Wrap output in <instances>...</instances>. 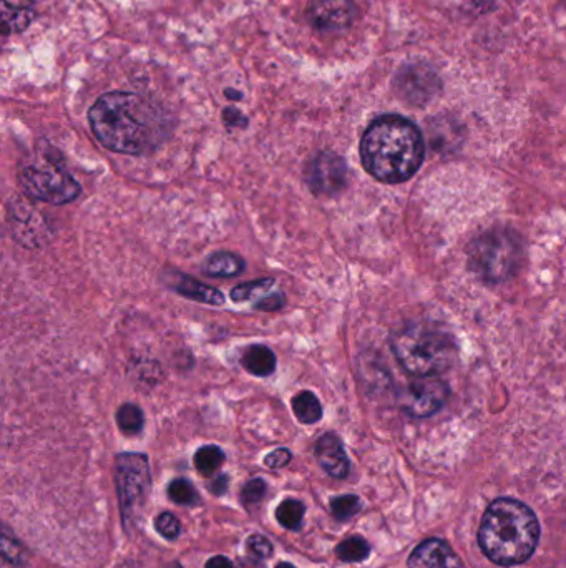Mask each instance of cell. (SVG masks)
Here are the masks:
<instances>
[{"label":"cell","instance_id":"22","mask_svg":"<svg viewBox=\"0 0 566 568\" xmlns=\"http://www.w3.org/2000/svg\"><path fill=\"white\" fill-rule=\"evenodd\" d=\"M168 497L180 505H195L200 502V495L196 494L195 487L186 479L173 480L168 485Z\"/></svg>","mask_w":566,"mask_h":568},{"label":"cell","instance_id":"11","mask_svg":"<svg viewBox=\"0 0 566 568\" xmlns=\"http://www.w3.org/2000/svg\"><path fill=\"white\" fill-rule=\"evenodd\" d=\"M397 94L407 102L422 105L434 97L439 89V82L429 69L425 67H405L396 80Z\"/></svg>","mask_w":566,"mask_h":568},{"label":"cell","instance_id":"23","mask_svg":"<svg viewBox=\"0 0 566 568\" xmlns=\"http://www.w3.org/2000/svg\"><path fill=\"white\" fill-rule=\"evenodd\" d=\"M34 14L29 9H17L12 7L4 0V34H12V32H19L25 29L30 24Z\"/></svg>","mask_w":566,"mask_h":568},{"label":"cell","instance_id":"17","mask_svg":"<svg viewBox=\"0 0 566 568\" xmlns=\"http://www.w3.org/2000/svg\"><path fill=\"white\" fill-rule=\"evenodd\" d=\"M293 411L303 424H314L323 417V406L316 394L311 391L299 392L293 399Z\"/></svg>","mask_w":566,"mask_h":568},{"label":"cell","instance_id":"20","mask_svg":"<svg viewBox=\"0 0 566 568\" xmlns=\"http://www.w3.org/2000/svg\"><path fill=\"white\" fill-rule=\"evenodd\" d=\"M336 554L342 562H362L371 554V547L362 537H349L337 545Z\"/></svg>","mask_w":566,"mask_h":568},{"label":"cell","instance_id":"6","mask_svg":"<svg viewBox=\"0 0 566 568\" xmlns=\"http://www.w3.org/2000/svg\"><path fill=\"white\" fill-rule=\"evenodd\" d=\"M115 482L123 524L128 529L130 524H135L152 489L148 457L138 452L120 454L115 464Z\"/></svg>","mask_w":566,"mask_h":568},{"label":"cell","instance_id":"13","mask_svg":"<svg viewBox=\"0 0 566 568\" xmlns=\"http://www.w3.org/2000/svg\"><path fill=\"white\" fill-rule=\"evenodd\" d=\"M314 452H316L319 466L323 467L324 471L334 479H346L349 475L351 462H349V457L344 451L341 439L336 434L329 432V434L319 437Z\"/></svg>","mask_w":566,"mask_h":568},{"label":"cell","instance_id":"5","mask_svg":"<svg viewBox=\"0 0 566 568\" xmlns=\"http://www.w3.org/2000/svg\"><path fill=\"white\" fill-rule=\"evenodd\" d=\"M523 241L513 230L493 228L477 236L469 245V268L485 283L510 280L523 265Z\"/></svg>","mask_w":566,"mask_h":568},{"label":"cell","instance_id":"26","mask_svg":"<svg viewBox=\"0 0 566 568\" xmlns=\"http://www.w3.org/2000/svg\"><path fill=\"white\" fill-rule=\"evenodd\" d=\"M271 284H273V280H258L253 281V283L240 284V286H236V288L231 291V298H233L235 303L249 301V299L254 298V294L261 291V289H268Z\"/></svg>","mask_w":566,"mask_h":568},{"label":"cell","instance_id":"1","mask_svg":"<svg viewBox=\"0 0 566 568\" xmlns=\"http://www.w3.org/2000/svg\"><path fill=\"white\" fill-rule=\"evenodd\" d=\"M88 118L98 142L125 155L155 152L171 133L170 117L162 108L130 92L102 95Z\"/></svg>","mask_w":566,"mask_h":568},{"label":"cell","instance_id":"30","mask_svg":"<svg viewBox=\"0 0 566 568\" xmlns=\"http://www.w3.org/2000/svg\"><path fill=\"white\" fill-rule=\"evenodd\" d=\"M283 303V294L274 293L259 299L258 303L254 304V308L261 309V311H278L283 308Z\"/></svg>","mask_w":566,"mask_h":568},{"label":"cell","instance_id":"28","mask_svg":"<svg viewBox=\"0 0 566 568\" xmlns=\"http://www.w3.org/2000/svg\"><path fill=\"white\" fill-rule=\"evenodd\" d=\"M249 554H253L258 559H269L273 555V545L263 535L254 534L246 540Z\"/></svg>","mask_w":566,"mask_h":568},{"label":"cell","instance_id":"15","mask_svg":"<svg viewBox=\"0 0 566 568\" xmlns=\"http://www.w3.org/2000/svg\"><path fill=\"white\" fill-rule=\"evenodd\" d=\"M243 366L248 373L258 378H266V376H271L276 369V354L268 346L254 344L243 354Z\"/></svg>","mask_w":566,"mask_h":568},{"label":"cell","instance_id":"4","mask_svg":"<svg viewBox=\"0 0 566 568\" xmlns=\"http://www.w3.org/2000/svg\"><path fill=\"white\" fill-rule=\"evenodd\" d=\"M391 346L399 364L415 378L439 376L459 356L454 338L432 324H405L392 334Z\"/></svg>","mask_w":566,"mask_h":568},{"label":"cell","instance_id":"24","mask_svg":"<svg viewBox=\"0 0 566 568\" xmlns=\"http://www.w3.org/2000/svg\"><path fill=\"white\" fill-rule=\"evenodd\" d=\"M331 510L337 520H347L361 510V500L356 495H341L331 500Z\"/></svg>","mask_w":566,"mask_h":568},{"label":"cell","instance_id":"18","mask_svg":"<svg viewBox=\"0 0 566 568\" xmlns=\"http://www.w3.org/2000/svg\"><path fill=\"white\" fill-rule=\"evenodd\" d=\"M117 424L123 434H128V436L140 434L143 426H145V416H143L142 409L133 402L123 404L117 411Z\"/></svg>","mask_w":566,"mask_h":568},{"label":"cell","instance_id":"35","mask_svg":"<svg viewBox=\"0 0 566 568\" xmlns=\"http://www.w3.org/2000/svg\"><path fill=\"white\" fill-rule=\"evenodd\" d=\"M276 568H294V567L291 564H286V562H283V564L276 565Z\"/></svg>","mask_w":566,"mask_h":568},{"label":"cell","instance_id":"8","mask_svg":"<svg viewBox=\"0 0 566 568\" xmlns=\"http://www.w3.org/2000/svg\"><path fill=\"white\" fill-rule=\"evenodd\" d=\"M449 399V386L437 376L417 378L401 394V406L417 419L434 416Z\"/></svg>","mask_w":566,"mask_h":568},{"label":"cell","instance_id":"10","mask_svg":"<svg viewBox=\"0 0 566 568\" xmlns=\"http://www.w3.org/2000/svg\"><path fill=\"white\" fill-rule=\"evenodd\" d=\"M308 19L324 32L346 29L356 19V7L352 0H314L309 5Z\"/></svg>","mask_w":566,"mask_h":568},{"label":"cell","instance_id":"31","mask_svg":"<svg viewBox=\"0 0 566 568\" xmlns=\"http://www.w3.org/2000/svg\"><path fill=\"white\" fill-rule=\"evenodd\" d=\"M223 118H225V123L228 127H240V125L244 127L248 123V120L235 108H226L225 112H223Z\"/></svg>","mask_w":566,"mask_h":568},{"label":"cell","instance_id":"12","mask_svg":"<svg viewBox=\"0 0 566 568\" xmlns=\"http://www.w3.org/2000/svg\"><path fill=\"white\" fill-rule=\"evenodd\" d=\"M409 568H462L460 559L444 540L429 539L410 554Z\"/></svg>","mask_w":566,"mask_h":568},{"label":"cell","instance_id":"34","mask_svg":"<svg viewBox=\"0 0 566 568\" xmlns=\"http://www.w3.org/2000/svg\"><path fill=\"white\" fill-rule=\"evenodd\" d=\"M241 568H264L263 565L259 564L258 560L246 559L241 560Z\"/></svg>","mask_w":566,"mask_h":568},{"label":"cell","instance_id":"7","mask_svg":"<svg viewBox=\"0 0 566 568\" xmlns=\"http://www.w3.org/2000/svg\"><path fill=\"white\" fill-rule=\"evenodd\" d=\"M20 187L32 200L44 201L50 205H65L79 198V183L67 170L50 160H42L22 168L19 175Z\"/></svg>","mask_w":566,"mask_h":568},{"label":"cell","instance_id":"21","mask_svg":"<svg viewBox=\"0 0 566 568\" xmlns=\"http://www.w3.org/2000/svg\"><path fill=\"white\" fill-rule=\"evenodd\" d=\"M304 505L299 500L286 499L283 504H279L276 510V519L279 524L283 525L284 529L296 530L298 529L304 517Z\"/></svg>","mask_w":566,"mask_h":568},{"label":"cell","instance_id":"32","mask_svg":"<svg viewBox=\"0 0 566 568\" xmlns=\"http://www.w3.org/2000/svg\"><path fill=\"white\" fill-rule=\"evenodd\" d=\"M228 484H230V479H228V475L221 474L218 477L213 479V482L210 484V492L211 494L215 495H223L225 494L226 490H228Z\"/></svg>","mask_w":566,"mask_h":568},{"label":"cell","instance_id":"2","mask_svg":"<svg viewBox=\"0 0 566 568\" xmlns=\"http://www.w3.org/2000/svg\"><path fill=\"white\" fill-rule=\"evenodd\" d=\"M424 157L422 133L399 115L377 118L362 135V165L379 182H407L419 172Z\"/></svg>","mask_w":566,"mask_h":568},{"label":"cell","instance_id":"27","mask_svg":"<svg viewBox=\"0 0 566 568\" xmlns=\"http://www.w3.org/2000/svg\"><path fill=\"white\" fill-rule=\"evenodd\" d=\"M266 495V484L263 479L249 480L248 484L244 485L243 492H241V500L246 507L256 505L263 500Z\"/></svg>","mask_w":566,"mask_h":568},{"label":"cell","instance_id":"3","mask_svg":"<svg viewBox=\"0 0 566 568\" xmlns=\"http://www.w3.org/2000/svg\"><path fill=\"white\" fill-rule=\"evenodd\" d=\"M540 524L527 504L497 499L488 505L479 529L480 549L493 564L512 567L527 562L537 549Z\"/></svg>","mask_w":566,"mask_h":568},{"label":"cell","instance_id":"19","mask_svg":"<svg viewBox=\"0 0 566 568\" xmlns=\"http://www.w3.org/2000/svg\"><path fill=\"white\" fill-rule=\"evenodd\" d=\"M225 462V452L220 447L205 446L198 449L195 454L196 471L205 477H213Z\"/></svg>","mask_w":566,"mask_h":568},{"label":"cell","instance_id":"16","mask_svg":"<svg viewBox=\"0 0 566 568\" xmlns=\"http://www.w3.org/2000/svg\"><path fill=\"white\" fill-rule=\"evenodd\" d=\"M244 261L240 256L228 253V251H218L208 256V260L203 263L205 275L213 278H233L243 273Z\"/></svg>","mask_w":566,"mask_h":568},{"label":"cell","instance_id":"33","mask_svg":"<svg viewBox=\"0 0 566 568\" xmlns=\"http://www.w3.org/2000/svg\"><path fill=\"white\" fill-rule=\"evenodd\" d=\"M205 568H235V565L231 564V560L226 559L223 555H216L206 562Z\"/></svg>","mask_w":566,"mask_h":568},{"label":"cell","instance_id":"25","mask_svg":"<svg viewBox=\"0 0 566 568\" xmlns=\"http://www.w3.org/2000/svg\"><path fill=\"white\" fill-rule=\"evenodd\" d=\"M155 529H157L158 534L162 535L163 539L176 540L181 532L180 520L171 512H163L155 519Z\"/></svg>","mask_w":566,"mask_h":568},{"label":"cell","instance_id":"29","mask_svg":"<svg viewBox=\"0 0 566 568\" xmlns=\"http://www.w3.org/2000/svg\"><path fill=\"white\" fill-rule=\"evenodd\" d=\"M291 459H293V454H291L288 449H276V451L266 456L264 464H266L269 469H283V467L288 466Z\"/></svg>","mask_w":566,"mask_h":568},{"label":"cell","instance_id":"9","mask_svg":"<svg viewBox=\"0 0 566 568\" xmlns=\"http://www.w3.org/2000/svg\"><path fill=\"white\" fill-rule=\"evenodd\" d=\"M304 180L316 195L332 196L341 193L347 183V165L336 153L323 152L308 163Z\"/></svg>","mask_w":566,"mask_h":568},{"label":"cell","instance_id":"14","mask_svg":"<svg viewBox=\"0 0 566 568\" xmlns=\"http://www.w3.org/2000/svg\"><path fill=\"white\" fill-rule=\"evenodd\" d=\"M168 283H170L171 288L175 289L176 293L185 296V298L193 299V301H198V303L210 304V306H221L225 303V294L218 289L196 281L191 276L171 271Z\"/></svg>","mask_w":566,"mask_h":568}]
</instances>
